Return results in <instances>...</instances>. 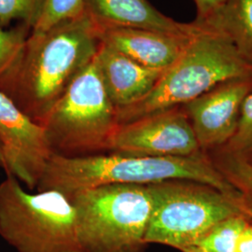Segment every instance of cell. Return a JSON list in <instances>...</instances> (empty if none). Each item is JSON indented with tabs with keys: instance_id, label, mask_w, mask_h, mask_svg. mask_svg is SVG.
Masks as SVG:
<instances>
[{
	"instance_id": "6da1fadb",
	"label": "cell",
	"mask_w": 252,
	"mask_h": 252,
	"mask_svg": "<svg viewBox=\"0 0 252 252\" xmlns=\"http://www.w3.org/2000/svg\"><path fill=\"white\" fill-rule=\"evenodd\" d=\"M99 45L95 26L84 13L31 31L17 62L0 81V91L41 125Z\"/></svg>"
},
{
	"instance_id": "7a4b0ae2",
	"label": "cell",
	"mask_w": 252,
	"mask_h": 252,
	"mask_svg": "<svg viewBox=\"0 0 252 252\" xmlns=\"http://www.w3.org/2000/svg\"><path fill=\"white\" fill-rule=\"evenodd\" d=\"M168 180H188L208 185L239 203L238 191L201 153L187 157L115 153L65 157L54 153L37 189L58 190L70 198L82 190L104 185H150Z\"/></svg>"
},
{
	"instance_id": "3957f363",
	"label": "cell",
	"mask_w": 252,
	"mask_h": 252,
	"mask_svg": "<svg viewBox=\"0 0 252 252\" xmlns=\"http://www.w3.org/2000/svg\"><path fill=\"white\" fill-rule=\"evenodd\" d=\"M242 79H252V64L225 36L204 28L149 94L132 105L117 108L118 123L127 124L182 107L221 83Z\"/></svg>"
},
{
	"instance_id": "277c9868",
	"label": "cell",
	"mask_w": 252,
	"mask_h": 252,
	"mask_svg": "<svg viewBox=\"0 0 252 252\" xmlns=\"http://www.w3.org/2000/svg\"><path fill=\"white\" fill-rule=\"evenodd\" d=\"M0 235L17 252H84L72 201L54 189L30 193L11 175L0 183Z\"/></svg>"
},
{
	"instance_id": "5b68a950",
	"label": "cell",
	"mask_w": 252,
	"mask_h": 252,
	"mask_svg": "<svg viewBox=\"0 0 252 252\" xmlns=\"http://www.w3.org/2000/svg\"><path fill=\"white\" fill-rule=\"evenodd\" d=\"M40 126L55 154L78 157L109 152L119 126L117 109L104 88L95 56L74 79Z\"/></svg>"
},
{
	"instance_id": "8992f818",
	"label": "cell",
	"mask_w": 252,
	"mask_h": 252,
	"mask_svg": "<svg viewBox=\"0 0 252 252\" xmlns=\"http://www.w3.org/2000/svg\"><path fill=\"white\" fill-rule=\"evenodd\" d=\"M84 252H142L153 201L147 185L110 184L70 197Z\"/></svg>"
},
{
	"instance_id": "52a82bcc",
	"label": "cell",
	"mask_w": 252,
	"mask_h": 252,
	"mask_svg": "<svg viewBox=\"0 0 252 252\" xmlns=\"http://www.w3.org/2000/svg\"><path fill=\"white\" fill-rule=\"evenodd\" d=\"M153 210L146 243L179 251L195 246L218 222L245 214L240 204L218 189L188 180H168L147 185Z\"/></svg>"
},
{
	"instance_id": "ba28073f",
	"label": "cell",
	"mask_w": 252,
	"mask_h": 252,
	"mask_svg": "<svg viewBox=\"0 0 252 252\" xmlns=\"http://www.w3.org/2000/svg\"><path fill=\"white\" fill-rule=\"evenodd\" d=\"M109 152L136 156L187 157L200 153V147L189 118L179 107L119 125Z\"/></svg>"
},
{
	"instance_id": "9c48e42d",
	"label": "cell",
	"mask_w": 252,
	"mask_h": 252,
	"mask_svg": "<svg viewBox=\"0 0 252 252\" xmlns=\"http://www.w3.org/2000/svg\"><path fill=\"white\" fill-rule=\"evenodd\" d=\"M0 143L6 162L5 172L37 188L54 154L42 126L28 117L0 91Z\"/></svg>"
},
{
	"instance_id": "30bf717a",
	"label": "cell",
	"mask_w": 252,
	"mask_h": 252,
	"mask_svg": "<svg viewBox=\"0 0 252 252\" xmlns=\"http://www.w3.org/2000/svg\"><path fill=\"white\" fill-rule=\"evenodd\" d=\"M252 79L227 81L181 108L192 126L200 149L225 145L234 136Z\"/></svg>"
},
{
	"instance_id": "8fae6325",
	"label": "cell",
	"mask_w": 252,
	"mask_h": 252,
	"mask_svg": "<svg viewBox=\"0 0 252 252\" xmlns=\"http://www.w3.org/2000/svg\"><path fill=\"white\" fill-rule=\"evenodd\" d=\"M95 29L100 43L125 54L136 63L156 69H166L175 63L195 36L133 27H95Z\"/></svg>"
},
{
	"instance_id": "7c38bea8",
	"label": "cell",
	"mask_w": 252,
	"mask_h": 252,
	"mask_svg": "<svg viewBox=\"0 0 252 252\" xmlns=\"http://www.w3.org/2000/svg\"><path fill=\"white\" fill-rule=\"evenodd\" d=\"M83 13L98 27H133L194 36L203 31L195 22L185 24L164 15L149 0H82Z\"/></svg>"
},
{
	"instance_id": "4fadbf2b",
	"label": "cell",
	"mask_w": 252,
	"mask_h": 252,
	"mask_svg": "<svg viewBox=\"0 0 252 252\" xmlns=\"http://www.w3.org/2000/svg\"><path fill=\"white\" fill-rule=\"evenodd\" d=\"M95 62L108 98L116 109L143 98L165 70L147 67L102 43Z\"/></svg>"
},
{
	"instance_id": "5bb4252c",
	"label": "cell",
	"mask_w": 252,
	"mask_h": 252,
	"mask_svg": "<svg viewBox=\"0 0 252 252\" xmlns=\"http://www.w3.org/2000/svg\"><path fill=\"white\" fill-rule=\"evenodd\" d=\"M195 23L225 36L237 53L252 64V0H227L208 18Z\"/></svg>"
},
{
	"instance_id": "9a60e30c",
	"label": "cell",
	"mask_w": 252,
	"mask_h": 252,
	"mask_svg": "<svg viewBox=\"0 0 252 252\" xmlns=\"http://www.w3.org/2000/svg\"><path fill=\"white\" fill-rule=\"evenodd\" d=\"M249 219L247 215L240 214L218 222L193 248L205 252H236L238 239L250 224Z\"/></svg>"
},
{
	"instance_id": "2e32d148",
	"label": "cell",
	"mask_w": 252,
	"mask_h": 252,
	"mask_svg": "<svg viewBox=\"0 0 252 252\" xmlns=\"http://www.w3.org/2000/svg\"><path fill=\"white\" fill-rule=\"evenodd\" d=\"M239 193V203L244 212L252 218V163L243 157L224 153L215 164Z\"/></svg>"
},
{
	"instance_id": "e0dca14e",
	"label": "cell",
	"mask_w": 252,
	"mask_h": 252,
	"mask_svg": "<svg viewBox=\"0 0 252 252\" xmlns=\"http://www.w3.org/2000/svg\"><path fill=\"white\" fill-rule=\"evenodd\" d=\"M30 32L31 27L25 23L9 30L0 27V81L17 62Z\"/></svg>"
},
{
	"instance_id": "ac0fdd59",
	"label": "cell",
	"mask_w": 252,
	"mask_h": 252,
	"mask_svg": "<svg viewBox=\"0 0 252 252\" xmlns=\"http://www.w3.org/2000/svg\"><path fill=\"white\" fill-rule=\"evenodd\" d=\"M82 13V0H42L31 31H44L62 21L79 17Z\"/></svg>"
},
{
	"instance_id": "d6986e66",
	"label": "cell",
	"mask_w": 252,
	"mask_h": 252,
	"mask_svg": "<svg viewBox=\"0 0 252 252\" xmlns=\"http://www.w3.org/2000/svg\"><path fill=\"white\" fill-rule=\"evenodd\" d=\"M226 153L252 160V92L244 101L237 130L226 144Z\"/></svg>"
},
{
	"instance_id": "ffe728a7",
	"label": "cell",
	"mask_w": 252,
	"mask_h": 252,
	"mask_svg": "<svg viewBox=\"0 0 252 252\" xmlns=\"http://www.w3.org/2000/svg\"><path fill=\"white\" fill-rule=\"evenodd\" d=\"M42 0H0V27H8L13 21L34 27Z\"/></svg>"
},
{
	"instance_id": "44dd1931",
	"label": "cell",
	"mask_w": 252,
	"mask_h": 252,
	"mask_svg": "<svg viewBox=\"0 0 252 252\" xmlns=\"http://www.w3.org/2000/svg\"><path fill=\"white\" fill-rule=\"evenodd\" d=\"M227 0H194L196 9H197V17L195 22L200 23L208 18L217 9L220 8Z\"/></svg>"
},
{
	"instance_id": "7402d4cb",
	"label": "cell",
	"mask_w": 252,
	"mask_h": 252,
	"mask_svg": "<svg viewBox=\"0 0 252 252\" xmlns=\"http://www.w3.org/2000/svg\"><path fill=\"white\" fill-rule=\"evenodd\" d=\"M236 252H252V223L247 226L240 235Z\"/></svg>"
},
{
	"instance_id": "603a6c76",
	"label": "cell",
	"mask_w": 252,
	"mask_h": 252,
	"mask_svg": "<svg viewBox=\"0 0 252 252\" xmlns=\"http://www.w3.org/2000/svg\"><path fill=\"white\" fill-rule=\"evenodd\" d=\"M0 167L2 169H6V162H5V157H4V153H3V149L0 143Z\"/></svg>"
},
{
	"instance_id": "cb8c5ba5",
	"label": "cell",
	"mask_w": 252,
	"mask_h": 252,
	"mask_svg": "<svg viewBox=\"0 0 252 252\" xmlns=\"http://www.w3.org/2000/svg\"><path fill=\"white\" fill-rule=\"evenodd\" d=\"M181 252H203V251H201V250H199L197 248H189V249H186V250H183V251H181Z\"/></svg>"
}]
</instances>
